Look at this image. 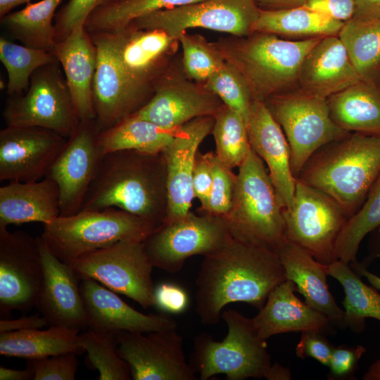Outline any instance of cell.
Wrapping results in <instances>:
<instances>
[{"mask_svg":"<svg viewBox=\"0 0 380 380\" xmlns=\"http://www.w3.org/2000/svg\"><path fill=\"white\" fill-rule=\"evenodd\" d=\"M118 208L156 227L168 211L167 168L162 153L121 150L103 153L81 210Z\"/></svg>","mask_w":380,"mask_h":380,"instance_id":"cell-2","label":"cell"},{"mask_svg":"<svg viewBox=\"0 0 380 380\" xmlns=\"http://www.w3.org/2000/svg\"><path fill=\"white\" fill-rule=\"evenodd\" d=\"M306 6L345 23L353 17L355 0H306Z\"/></svg>","mask_w":380,"mask_h":380,"instance_id":"cell-51","label":"cell"},{"mask_svg":"<svg viewBox=\"0 0 380 380\" xmlns=\"http://www.w3.org/2000/svg\"><path fill=\"white\" fill-rule=\"evenodd\" d=\"M215 152L202 153L198 151L195 159L192 188L194 198L200 203L199 213L206 211L213 182V160Z\"/></svg>","mask_w":380,"mask_h":380,"instance_id":"cell-47","label":"cell"},{"mask_svg":"<svg viewBox=\"0 0 380 380\" xmlns=\"http://www.w3.org/2000/svg\"><path fill=\"white\" fill-rule=\"evenodd\" d=\"M260 8L255 0H202L151 13L129 24L138 29H160L172 37L191 28H204L245 37L254 32Z\"/></svg>","mask_w":380,"mask_h":380,"instance_id":"cell-13","label":"cell"},{"mask_svg":"<svg viewBox=\"0 0 380 380\" xmlns=\"http://www.w3.org/2000/svg\"><path fill=\"white\" fill-rule=\"evenodd\" d=\"M154 305L168 314L184 312L189 305V297L181 286L172 283H162L154 289Z\"/></svg>","mask_w":380,"mask_h":380,"instance_id":"cell-50","label":"cell"},{"mask_svg":"<svg viewBox=\"0 0 380 380\" xmlns=\"http://www.w3.org/2000/svg\"><path fill=\"white\" fill-rule=\"evenodd\" d=\"M118 0H69L56 14V42L66 38L73 30L84 26L90 14L97 8Z\"/></svg>","mask_w":380,"mask_h":380,"instance_id":"cell-45","label":"cell"},{"mask_svg":"<svg viewBox=\"0 0 380 380\" xmlns=\"http://www.w3.org/2000/svg\"><path fill=\"white\" fill-rule=\"evenodd\" d=\"M212 133L215 154L227 167H239L247 158L251 146L247 125L238 112L223 104L214 115Z\"/></svg>","mask_w":380,"mask_h":380,"instance_id":"cell-39","label":"cell"},{"mask_svg":"<svg viewBox=\"0 0 380 380\" xmlns=\"http://www.w3.org/2000/svg\"><path fill=\"white\" fill-rule=\"evenodd\" d=\"M44 277L39 236L0 227V311L36 306Z\"/></svg>","mask_w":380,"mask_h":380,"instance_id":"cell-14","label":"cell"},{"mask_svg":"<svg viewBox=\"0 0 380 380\" xmlns=\"http://www.w3.org/2000/svg\"><path fill=\"white\" fill-rule=\"evenodd\" d=\"M63 72L57 59L32 74L23 94L8 96L2 110L6 126L39 127L69 137L80 120Z\"/></svg>","mask_w":380,"mask_h":380,"instance_id":"cell-9","label":"cell"},{"mask_svg":"<svg viewBox=\"0 0 380 380\" xmlns=\"http://www.w3.org/2000/svg\"><path fill=\"white\" fill-rule=\"evenodd\" d=\"M362 82L338 35L322 37L305 56L298 88L328 99Z\"/></svg>","mask_w":380,"mask_h":380,"instance_id":"cell-25","label":"cell"},{"mask_svg":"<svg viewBox=\"0 0 380 380\" xmlns=\"http://www.w3.org/2000/svg\"><path fill=\"white\" fill-rule=\"evenodd\" d=\"M380 176V137L350 132L317 151L297 180L333 198L348 217Z\"/></svg>","mask_w":380,"mask_h":380,"instance_id":"cell-3","label":"cell"},{"mask_svg":"<svg viewBox=\"0 0 380 380\" xmlns=\"http://www.w3.org/2000/svg\"><path fill=\"white\" fill-rule=\"evenodd\" d=\"M66 140L43 127L6 126L0 131V181L44 178Z\"/></svg>","mask_w":380,"mask_h":380,"instance_id":"cell-19","label":"cell"},{"mask_svg":"<svg viewBox=\"0 0 380 380\" xmlns=\"http://www.w3.org/2000/svg\"><path fill=\"white\" fill-rule=\"evenodd\" d=\"M380 227V176L359 210L343 227L336 246L338 260L356 262L360 244L369 232Z\"/></svg>","mask_w":380,"mask_h":380,"instance_id":"cell-40","label":"cell"},{"mask_svg":"<svg viewBox=\"0 0 380 380\" xmlns=\"http://www.w3.org/2000/svg\"><path fill=\"white\" fill-rule=\"evenodd\" d=\"M285 208L265 163L251 148L239 167L230 209L222 216L230 235L277 253L287 240Z\"/></svg>","mask_w":380,"mask_h":380,"instance_id":"cell-5","label":"cell"},{"mask_svg":"<svg viewBox=\"0 0 380 380\" xmlns=\"http://www.w3.org/2000/svg\"><path fill=\"white\" fill-rule=\"evenodd\" d=\"M338 37L362 81L380 87V18L353 17Z\"/></svg>","mask_w":380,"mask_h":380,"instance_id":"cell-34","label":"cell"},{"mask_svg":"<svg viewBox=\"0 0 380 380\" xmlns=\"http://www.w3.org/2000/svg\"><path fill=\"white\" fill-rule=\"evenodd\" d=\"M55 56L63 71L80 121L96 120L93 81L98 53L85 27L75 28L66 38L57 43Z\"/></svg>","mask_w":380,"mask_h":380,"instance_id":"cell-27","label":"cell"},{"mask_svg":"<svg viewBox=\"0 0 380 380\" xmlns=\"http://www.w3.org/2000/svg\"><path fill=\"white\" fill-rule=\"evenodd\" d=\"M301 333L296 348V355L302 359L313 358L328 367L334 347L326 338V334L318 331Z\"/></svg>","mask_w":380,"mask_h":380,"instance_id":"cell-48","label":"cell"},{"mask_svg":"<svg viewBox=\"0 0 380 380\" xmlns=\"http://www.w3.org/2000/svg\"><path fill=\"white\" fill-rule=\"evenodd\" d=\"M39 239L44 277L36 307L49 327L88 328L80 279L71 265L53 255L40 236Z\"/></svg>","mask_w":380,"mask_h":380,"instance_id":"cell-21","label":"cell"},{"mask_svg":"<svg viewBox=\"0 0 380 380\" xmlns=\"http://www.w3.org/2000/svg\"><path fill=\"white\" fill-rule=\"evenodd\" d=\"M246 125L251 148L265 163L277 192L286 208H290L296 179L291 171L289 144L281 127L260 101H252Z\"/></svg>","mask_w":380,"mask_h":380,"instance_id":"cell-24","label":"cell"},{"mask_svg":"<svg viewBox=\"0 0 380 380\" xmlns=\"http://www.w3.org/2000/svg\"><path fill=\"white\" fill-rule=\"evenodd\" d=\"M80 330L51 326L48 329H30L0 333V354L28 360L44 358L65 353L77 355L84 350L80 345Z\"/></svg>","mask_w":380,"mask_h":380,"instance_id":"cell-31","label":"cell"},{"mask_svg":"<svg viewBox=\"0 0 380 380\" xmlns=\"http://www.w3.org/2000/svg\"><path fill=\"white\" fill-rule=\"evenodd\" d=\"M59 216L58 187L48 177L0 187V227L31 222L46 224Z\"/></svg>","mask_w":380,"mask_h":380,"instance_id":"cell-29","label":"cell"},{"mask_svg":"<svg viewBox=\"0 0 380 380\" xmlns=\"http://www.w3.org/2000/svg\"><path fill=\"white\" fill-rule=\"evenodd\" d=\"M232 239L222 217L189 211L177 219L164 221L143 244L153 267L175 273L189 257L212 254Z\"/></svg>","mask_w":380,"mask_h":380,"instance_id":"cell-10","label":"cell"},{"mask_svg":"<svg viewBox=\"0 0 380 380\" xmlns=\"http://www.w3.org/2000/svg\"><path fill=\"white\" fill-rule=\"evenodd\" d=\"M32 0H0V18L12 11L17 6L28 4Z\"/></svg>","mask_w":380,"mask_h":380,"instance_id":"cell-58","label":"cell"},{"mask_svg":"<svg viewBox=\"0 0 380 380\" xmlns=\"http://www.w3.org/2000/svg\"><path fill=\"white\" fill-rule=\"evenodd\" d=\"M372 254L374 258L380 256V231L377 234V237L376 238Z\"/></svg>","mask_w":380,"mask_h":380,"instance_id":"cell-60","label":"cell"},{"mask_svg":"<svg viewBox=\"0 0 380 380\" xmlns=\"http://www.w3.org/2000/svg\"><path fill=\"white\" fill-rule=\"evenodd\" d=\"M286 279L293 281L305 303L327 316L334 324L346 327L345 312L329 290L328 265L315 260L304 249L288 239L276 253Z\"/></svg>","mask_w":380,"mask_h":380,"instance_id":"cell-28","label":"cell"},{"mask_svg":"<svg viewBox=\"0 0 380 380\" xmlns=\"http://www.w3.org/2000/svg\"><path fill=\"white\" fill-rule=\"evenodd\" d=\"M48 323L43 316H24L15 319L0 320V333L30 329H41Z\"/></svg>","mask_w":380,"mask_h":380,"instance_id":"cell-52","label":"cell"},{"mask_svg":"<svg viewBox=\"0 0 380 380\" xmlns=\"http://www.w3.org/2000/svg\"><path fill=\"white\" fill-rule=\"evenodd\" d=\"M232 170L214 153L213 182L208 208L203 213L222 217L230 209L236 180V175Z\"/></svg>","mask_w":380,"mask_h":380,"instance_id":"cell-44","label":"cell"},{"mask_svg":"<svg viewBox=\"0 0 380 380\" xmlns=\"http://www.w3.org/2000/svg\"><path fill=\"white\" fill-rule=\"evenodd\" d=\"M80 345L87 353L88 362L98 370L99 380H129L127 362L119 355L115 333L89 329L80 334Z\"/></svg>","mask_w":380,"mask_h":380,"instance_id":"cell-41","label":"cell"},{"mask_svg":"<svg viewBox=\"0 0 380 380\" xmlns=\"http://www.w3.org/2000/svg\"><path fill=\"white\" fill-rule=\"evenodd\" d=\"M364 380H380V360L372 363L363 375Z\"/></svg>","mask_w":380,"mask_h":380,"instance_id":"cell-59","label":"cell"},{"mask_svg":"<svg viewBox=\"0 0 380 380\" xmlns=\"http://www.w3.org/2000/svg\"><path fill=\"white\" fill-rule=\"evenodd\" d=\"M344 23L307 6L279 10L260 9L254 32L306 39L338 35Z\"/></svg>","mask_w":380,"mask_h":380,"instance_id":"cell-32","label":"cell"},{"mask_svg":"<svg viewBox=\"0 0 380 380\" xmlns=\"http://www.w3.org/2000/svg\"><path fill=\"white\" fill-rule=\"evenodd\" d=\"M120 357L128 364L134 380H196L186 361L184 338L170 329L139 333H115Z\"/></svg>","mask_w":380,"mask_h":380,"instance_id":"cell-16","label":"cell"},{"mask_svg":"<svg viewBox=\"0 0 380 380\" xmlns=\"http://www.w3.org/2000/svg\"><path fill=\"white\" fill-rule=\"evenodd\" d=\"M365 352L366 349L362 346L334 348L328 366L331 379H343L353 376Z\"/></svg>","mask_w":380,"mask_h":380,"instance_id":"cell-49","label":"cell"},{"mask_svg":"<svg viewBox=\"0 0 380 380\" xmlns=\"http://www.w3.org/2000/svg\"><path fill=\"white\" fill-rule=\"evenodd\" d=\"M77 354L65 353L44 358L28 360L33 380H74L78 367Z\"/></svg>","mask_w":380,"mask_h":380,"instance_id":"cell-46","label":"cell"},{"mask_svg":"<svg viewBox=\"0 0 380 380\" xmlns=\"http://www.w3.org/2000/svg\"><path fill=\"white\" fill-rule=\"evenodd\" d=\"M221 317L227 327L222 341H214L205 333L194 340L190 364L194 372L201 380L220 374L229 380L268 379L272 364L266 340L258 336L252 319L234 310L222 311Z\"/></svg>","mask_w":380,"mask_h":380,"instance_id":"cell-7","label":"cell"},{"mask_svg":"<svg viewBox=\"0 0 380 380\" xmlns=\"http://www.w3.org/2000/svg\"><path fill=\"white\" fill-rule=\"evenodd\" d=\"M213 115L194 118L178 128L172 141L162 152L167 168L168 211L165 221L190 211L194 194L192 175L198 147L212 133Z\"/></svg>","mask_w":380,"mask_h":380,"instance_id":"cell-22","label":"cell"},{"mask_svg":"<svg viewBox=\"0 0 380 380\" xmlns=\"http://www.w3.org/2000/svg\"><path fill=\"white\" fill-rule=\"evenodd\" d=\"M322 38L292 41L254 32L248 37L232 36L215 44L224 60L243 77L252 101L265 102L298 87L302 63Z\"/></svg>","mask_w":380,"mask_h":380,"instance_id":"cell-4","label":"cell"},{"mask_svg":"<svg viewBox=\"0 0 380 380\" xmlns=\"http://www.w3.org/2000/svg\"><path fill=\"white\" fill-rule=\"evenodd\" d=\"M332 120L348 132L380 137V87L360 82L328 98Z\"/></svg>","mask_w":380,"mask_h":380,"instance_id":"cell-30","label":"cell"},{"mask_svg":"<svg viewBox=\"0 0 380 380\" xmlns=\"http://www.w3.org/2000/svg\"><path fill=\"white\" fill-rule=\"evenodd\" d=\"M153 89L151 99L133 115L167 129L198 117L214 116L224 104L203 84L186 76L172 75L169 69L155 82Z\"/></svg>","mask_w":380,"mask_h":380,"instance_id":"cell-20","label":"cell"},{"mask_svg":"<svg viewBox=\"0 0 380 380\" xmlns=\"http://www.w3.org/2000/svg\"><path fill=\"white\" fill-rule=\"evenodd\" d=\"M96 120L80 121L46 177L59 190L60 216L79 213L103 155Z\"/></svg>","mask_w":380,"mask_h":380,"instance_id":"cell-15","label":"cell"},{"mask_svg":"<svg viewBox=\"0 0 380 380\" xmlns=\"http://www.w3.org/2000/svg\"><path fill=\"white\" fill-rule=\"evenodd\" d=\"M80 281L89 329L113 333H149L177 328L176 320L168 313L143 314L99 281L89 277Z\"/></svg>","mask_w":380,"mask_h":380,"instance_id":"cell-23","label":"cell"},{"mask_svg":"<svg viewBox=\"0 0 380 380\" xmlns=\"http://www.w3.org/2000/svg\"><path fill=\"white\" fill-rule=\"evenodd\" d=\"M177 129H165L132 115L101 132L99 144L103 153L121 150L159 153L172 141Z\"/></svg>","mask_w":380,"mask_h":380,"instance_id":"cell-35","label":"cell"},{"mask_svg":"<svg viewBox=\"0 0 380 380\" xmlns=\"http://www.w3.org/2000/svg\"><path fill=\"white\" fill-rule=\"evenodd\" d=\"M89 34L98 53L93 101L96 122L102 132L134 114L151 99L154 91L137 86L128 78L103 32Z\"/></svg>","mask_w":380,"mask_h":380,"instance_id":"cell-17","label":"cell"},{"mask_svg":"<svg viewBox=\"0 0 380 380\" xmlns=\"http://www.w3.org/2000/svg\"><path fill=\"white\" fill-rule=\"evenodd\" d=\"M203 85L240 113L247 124L252 99L243 77L234 65L225 61Z\"/></svg>","mask_w":380,"mask_h":380,"instance_id":"cell-43","label":"cell"},{"mask_svg":"<svg viewBox=\"0 0 380 380\" xmlns=\"http://www.w3.org/2000/svg\"><path fill=\"white\" fill-rule=\"evenodd\" d=\"M291 379L289 369L276 363L272 365L268 380H288Z\"/></svg>","mask_w":380,"mask_h":380,"instance_id":"cell-57","label":"cell"},{"mask_svg":"<svg viewBox=\"0 0 380 380\" xmlns=\"http://www.w3.org/2000/svg\"><path fill=\"white\" fill-rule=\"evenodd\" d=\"M328 274L338 280L344 289L342 303L346 327L359 333L365 328V319L380 321V293L365 284L348 263L335 260L328 265Z\"/></svg>","mask_w":380,"mask_h":380,"instance_id":"cell-36","label":"cell"},{"mask_svg":"<svg viewBox=\"0 0 380 380\" xmlns=\"http://www.w3.org/2000/svg\"><path fill=\"white\" fill-rule=\"evenodd\" d=\"M265 103L288 141L296 179L317 151L350 133L332 120L328 99L300 88L272 96Z\"/></svg>","mask_w":380,"mask_h":380,"instance_id":"cell-8","label":"cell"},{"mask_svg":"<svg viewBox=\"0 0 380 380\" xmlns=\"http://www.w3.org/2000/svg\"><path fill=\"white\" fill-rule=\"evenodd\" d=\"M62 1L30 2L23 9L11 11L0 18L1 25L23 45L55 55L57 43L53 19Z\"/></svg>","mask_w":380,"mask_h":380,"instance_id":"cell-33","label":"cell"},{"mask_svg":"<svg viewBox=\"0 0 380 380\" xmlns=\"http://www.w3.org/2000/svg\"><path fill=\"white\" fill-rule=\"evenodd\" d=\"M284 217L289 241L324 265L338 260L336 242L349 217L333 198L296 179L293 203Z\"/></svg>","mask_w":380,"mask_h":380,"instance_id":"cell-11","label":"cell"},{"mask_svg":"<svg viewBox=\"0 0 380 380\" xmlns=\"http://www.w3.org/2000/svg\"><path fill=\"white\" fill-rule=\"evenodd\" d=\"M286 277L276 253L232 239L204 256L196 279V312L201 322H219L222 309L247 303L259 310Z\"/></svg>","mask_w":380,"mask_h":380,"instance_id":"cell-1","label":"cell"},{"mask_svg":"<svg viewBox=\"0 0 380 380\" xmlns=\"http://www.w3.org/2000/svg\"><path fill=\"white\" fill-rule=\"evenodd\" d=\"M155 228L141 217L109 208L59 216L44 224L40 238L53 255L71 265L80 256L119 241H144Z\"/></svg>","mask_w":380,"mask_h":380,"instance_id":"cell-6","label":"cell"},{"mask_svg":"<svg viewBox=\"0 0 380 380\" xmlns=\"http://www.w3.org/2000/svg\"><path fill=\"white\" fill-rule=\"evenodd\" d=\"M34 379L32 370L27 367L26 369H15L0 367V380H30Z\"/></svg>","mask_w":380,"mask_h":380,"instance_id":"cell-55","label":"cell"},{"mask_svg":"<svg viewBox=\"0 0 380 380\" xmlns=\"http://www.w3.org/2000/svg\"><path fill=\"white\" fill-rule=\"evenodd\" d=\"M353 263L352 267L355 272L360 275L365 277L374 288L380 290L379 277L368 271L365 265L359 264L357 261Z\"/></svg>","mask_w":380,"mask_h":380,"instance_id":"cell-56","label":"cell"},{"mask_svg":"<svg viewBox=\"0 0 380 380\" xmlns=\"http://www.w3.org/2000/svg\"><path fill=\"white\" fill-rule=\"evenodd\" d=\"M295 284L286 279L268 296L259 312L252 318L258 336L264 340L273 335L297 331H332V322L296 295Z\"/></svg>","mask_w":380,"mask_h":380,"instance_id":"cell-26","label":"cell"},{"mask_svg":"<svg viewBox=\"0 0 380 380\" xmlns=\"http://www.w3.org/2000/svg\"><path fill=\"white\" fill-rule=\"evenodd\" d=\"M202 0H118L95 9L84 27L89 32L113 30L151 13L194 4Z\"/></svg>","mask_w":380,"mask_h":380,"instance_id":"cell-37","label":"cell"},{"mask_svg":"<svg viewBox=\"0 0 380 380\" xmlns=\"http://www.w3.org/2000/svg\"><path fill=\"white\" fill-rule=\"evenodd\" d=\"M71 266L80 279L91 278L144 308L154 305V267L143 241H119L80 256Z\"/></svg>","mask_w":380,"mask_h":380,"instance_id":"cell-12","label":"cell"},{"mask_svg":"<svg viewBox=\"0 0 380 380\" xmlns=\"http://www.w3.org/2000/svg\"><path fill=\"white\" fill-rule=\"evenodd\" d=\"M178 40L182 49L184 73L195 82L204 84L225 63L216 44L208 42L200 34L185 32Z\"/></svg>","mask_w":380,"mask_h":380,"instance_id":"cell-42","label":"cell"},{"mask_svg":"<svg viewBox=\"0 0 380 380\" xmlns=\"http://www.w3.org/2000/svg\"><path fill=\"white\" fill-rule=\"evenodd\" d=\"M56 60V56L51 53L16 44L3 36L0 37V61L7 72L8 96L23 94L29 87L32 74Z\"/></svg>","mask_w":380,"mask_h":380,"instance_id":"cell-38","label":"cell"},{"mask_svg":"<svg viewBox=\"0 0 380 380\" xmlns=\"http://www.w3.org/2000/svg\"><path fill=\"white\" fill-rule=\"evenodd\" d=\"M263 10H279L306 6V0H255Z\"/></svg>","mask_w":380,"mask_h":380,"instance_id":"cell-54","label":"cell"},{"mask_svg":"<svg viewBox=\"0 0 380 380\" xmlns=\"http://www.w3.org/2000/svg\"><path fill=\"white\" fill-rule=\"evenodd\" d=\"M101 32L128 78L137 86L154 91L153 84L168 69L179 40L163 30L138 29L130 24Z\"/></svg>","mask_w":380,"mask_h":380,"instance_id":"cell-18","label":"cell"},{"mask_svg":"<svg viewBox=\"0 0 380 380\" xmlns=\"http://www.w3.org/2000/svg\"><path fill=\"white\" fill-rule=\"evenodd\" d=\"M353 17L380 18V0H355Z\"/></svg>","mask_w":380,"mask_h":380,"instance_id":"cell-53","label":"cell"}]
</instances>
